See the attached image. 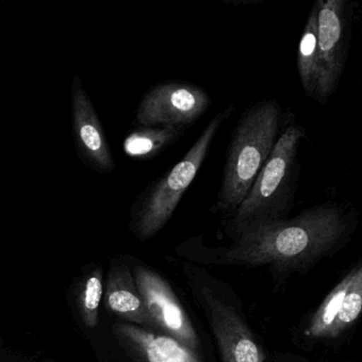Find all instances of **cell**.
Segmentation results:
<instances>
[{
    "label": "cell",
    "instance_id": "6da1fadb",
    "mask_svg": "<svg viewBox=\"0 0 362 362\" xmlns=\"http://www.w3.org/2000/svg\"><path fill=\"white\" fill-rule=\"evenodd\" d=\"M358 226L349 204L324 202L293 218L247 228L226 247L204 252L194 262L247 268L269 267L275 275L304 274L324 258L338 253Z\"/></svg>",
    "mask_w": 362,
    "mask_h": 362
},
{
    "label": "cell",
    "instance_id": "7a4b0ae2",
    "mask_svg": "<svg viewBox=\"0 0 362 362\" xmlns=\"http://www.w3.org/2000/svg\"><path fill=\"white\" fill-rule=\"evenodd\" d=\"M293 116L286 115L275 99L257 101L241 114L226 152L217 213L228 218L236 211Z\"/></svg>",
    "mask_w": 362,
    "mask_h": 362
},
{
    "label": "cell",
    "instance_id": "9c48e42d",
    "mask_svg": "<svg viewBox=\"0 0 362 362\" xmlns=\"http://www.w3.org/2000/svg\"><path fill=\"white\" fill-rule=\"evenodd\" d=\"M211 105L209 93L187 81L162 82L150 88L137 107L139 127L189 128Z\"/></svg>",
    "mask_w": 362,
    "mask_h": 362
},
{
    "label": "cell",
    "instance_id": "7c38bea8",
    "mask_svg": "<svg viewBox=\"0 0 362 362\" xmlns=\"http://www.w3.org/2000/svg\"><path fill=\"white\" fill-rule=\"evenodd\" d=\"M103 298L107 310L126 323L156 332V325L135 286L132 271L127 264L117 262L111 266L105 281Z\"/></svg>",
    "mask_w": 362,
    "mask_h": 362
},
{
    "label": "cell",
    "instance_id": "9a60e30c",
    "mask_svg": "<svg viewBox=\"0 0 362 362\" xmlns=\"http://www.w3.org/2000/svg\"><path fill=\"white\" fill-rule=\"evenodd\" d=\"M103 270L100 268L92 269L80 281L76 293L78 313L86 327L95 328L98 325L99 308L103 302Z\"/></svg>",
    "mask_w": 362,
    "mask_h": 362
},
{
    "label": "cell",
    "instance_id": "5b68a950",
    "mask_svg": "<svg viewBox=\"0 0 362 362\" xmlns=\"http://www.w3.org/2000/svg\"><path fill=\"white\" fill-rule=\"evenodd\" d=\"M230 105L205 127L196 143L168 173L146 188L131 211V230L139 240L152 238L168 223L186 190L200 171L214 139L224 122L234 113Z\"/></svg>",
    "mask_w": 362,
    "mask_h": 362
},
{
    "label": "cell",
    "instance_id": "5bb4252c",
    "mask_svg": "<svg viewBox=\"0 0 362 362\" xmlns=\"http://www.w3.org/2000/svg\"><path fill=\"white\" fill-rule=\"evenodd\" d=\"M186 130L184 127H141L128 135L124 149L131 158L149 160L177 143Z\"/></svg>",
    "mask_w": 362,
    "mask_h": 362
},
{
    "label": "cell",
    "instance_id": "8992f818",
    "mask_svg": "<svg viewBox=\"0 0 362 362\" xmlns=\"http://www.w3.org/2000/svg\"><path fill=\"white\" fill-rule=\"evenodd\" d=\"M131 271L156 332L170 337L190 351L202 355L200 334L168 281L146 264H135Z\"/></svg>",
    "mask_w": 362,
    "mask_h": 362
},
{
    "label": "cell",
    "instance_id": "52a82bcc",
    "mask_svg": "<svg viewBox=\"0 0 362 362\" xmlns=\"http://www.w3.org/2000/svg\"><path fill=\"white\" fill-rule=\"evenodd\" d=\"M362 310V264L358 262L330 290L300 327L307 344L332 342L355 325Z\"/></svg>",
    "mask_w": 362,
    "mask_h": 362
},
{
    "label": "cell",
    "instance_id": "30bf717a",
    "mask_svg": "<svg viewBox=\"0 0 362 362\" xmlns=\"http://www.w3.org/2000/svg\"><path fill=\"white\" fill-rule=\"evenodd\" d=\"M73 124L76 147L84 164L98 173H112L115 169L113 156L79 76L73 82Z\"/></svg>",
    "mask_w": 362,
    "mask_h": 362
},
{
    "label": "cell",
    "instance_id": "2e32d148",
    "mask_svg": "<svg viewBox=\"0 0 362 362\" xmlns=\"http://www.w3.org/2000/svg\"><path fill=\"white\" fill-rule=\"evenodd\" d=\"M270 362H311L306 358L291 353H275Z\"/></svg>",
    "mask_w": 362,
    "mask_h": 362
},
{
    "label": "cell",
    "instance_id": "277c9868",
    "mask_svg": "<svg viewBox=\"0 0 362 362\" xmlns=\"http://www.w3.org/2000/svg\"><path fill=\"white\" fill-rule=\"evenodd\" d=\"M184 271L221 362H270L232 288L197 267L186 266Z\"/></svg>",
    "mask_w": 362,
    "mask_h": 362
},
{
    "label": "cell",
    "instance_id": "3957f363",
    "mask_svg": "<svg viewBox=\"0 0 362 362\" xmlns=\"http://www.w3.org/2000/svg\"><path fill=\"white\" fill-rule=\"evenodd\" d=\"M305 137L304 127L296 122L293 116L247 197L228 218L226 230L230 238L247 228L287 219L296 203L300 175L298 149Z\"/></svg>",
    "mask_w": 362,
    "mask_h": 362
},
{
    "label": "cell",
    "instance_id": "8fae6325",
    "mask_svg": "<svg viewBox=\"0 0 362 362\" xmlns=\"http://www.w3.org/2000/svg\"><path fill=\"white\" fill-rule=\"evenodd\" d=\"M113 334L133 362H205L201 354L175 339L134 324L116 323Z\"/></svg>",
    "mask_w": 362,
    "mask_h": 362
},
{
    "label": "cell",
    "instance_id": "4fadbf2b",
    "mask_svg": "<svg viewBox=\"0 0 362 362\" xmlns=\"http://www.w3.org/2000/svg\"><path fill=\"white\" fill-rule=\"evenodd\" d=\"M317 6H313L298 44V76L305 95L317 101L321 81V61L317 39Z\"/></svg>",
    "mask_w": 362,
    "mask_h": 362
},
{
    "label": "cell",
    "instance_id": "ba28073f",
    "mask_svg": "<svg viewBox=\"0 0 362 362\" xmlns=\"http://www.w3.org/2000/svg\"><path fill=\"white\" fill-rule=\"evenodd\" d=\"M317 39L321 61L317 103L325 105L344 71L351 37V10L345 0H317Z\"/></svg>",
    "mask_w": 362,
    "mask_h": 362
}]
</instances>
